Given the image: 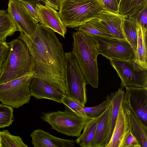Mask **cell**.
Wrapping results in <instances>:
<instances>
[{
    "mask_svg": "<svg viewBox=\"0 0 147 147\" xmlns=\"http://www.w3.org/2000/svg\"><path fill=\"white\" fill-rule=\"evenodd\" d=\"M65 95L84 106L87 101L86 85L84 75L71 52L65 53Z\"/></svg>",
    "mask_w": 147,
    "mask_h": 147,
    "instance_id": "6",
    "label": "cell"
},
{
    "mask_svg": "<svg viewBox=\"0 0 147 147\" xmlns=\"http://www.w3.org/2000/svg\"><path fill=\"white\" fill-rule=\"evenodd\" d=\"M61 0H45L44 4L47 5L55 9L59 10Z\"/></svg>",
    "mask_w": 147,
    "mask_h": 147,
    "instance_id": "34",
    "label": "cell"
},
{
    "mask_svg": "<svg viewBox=\"0 0 147 147\" xmlns=\"http://www.w3.org/2000/svg\"><path fill=\"white\" fill-rule=\"evenodd\" d=\"M42 118L57 131L77 137L81 135L87 120L66 110L45 113Z\"/></svg>",
    "mask_w": 147,
    "mask_h": 147,
    "instance_id": "7",
    "label": "cell"
},
{
    "mask_svg": "<svg viewBox=\"0 0 147 147\" xmlns=\"http://www.w3.org/2000/svg\"><path fill=\"white\" fill-rule=\"evenodd\" d=\"M13 108L0 104V128L9 126L14 120Z\"/></svg>",
    "mask_w": 147,
    "mask_h": 147,
    "instance_id": "28",
    "label": "cell"
},
{
    "mask_svg": "<svg viewBox=\"0 0 147 147\" xmlns=\"http://www.w3.org/2000/svg\"><path fill=\"white\" fill-rule=\"evenodd\" d=\"M124 97L141 119L147 126V87H125Z\"/></svg>",
    "mask_w": 147,
    "mask_h": 147,
    "instance_id": "11",
    "label": "cell"
},
{
    "mask_svg": "<svg viewBox=\"0 0 147 147\" xmlns=\"http://www.w3.org/2000/svg\"><path fill=\"white\" fill-rule=\"evenodd\" d=\"M30 136L34 147H74L75 141L57 138L41 129L34 130Z\"/></svg>",
    "mask_w": 147,
    "mask_h": 147,
    "instance_id": "15",
    "label": "cell"
},
{
    "mask_svg": "<svg viewBox=\"0 0 147 147\" xmlns=\"http://www.w3.org/2000/svg\"><path fill=\"white\" fill-rule=\"evenodd\" d=\"M23 5L26 9L29 14L37 23H39L38 16L36 5H33L29 3L22 2Z\"/></svg>",
    "mask_w": 147,
    "mask_h": 147,
    "instance_id": "33",
    "label": "cell"
},
{
    "mask_svg": "<svg viewBox=\"0 0 147 147\" xmlns=\"http://www.w3.org/2000/svg\"><path fill=\"white\" fill-rule=\"evenodd\" d=\"M61 101V103L65 105V110L79 117L85 118L82 110L84 106L80 102L66 95H64L62 97Z\"/></svg>",
    "mask_w": 147,
    "mask_h": 147,
    "instance_id": "26",
    "label": "cell"
},
{
    "mask_svg": "<svg viewBox=\"0 0 147 147\" xmlns=\"http://www.w3.org/2000/svg\"><path fill=\"white\" fill-rule=\"evenodd\" d=\"M127 17L103 9L98 18L116 38L125 40L122 30L123 20Z\"/></svg>",
    "mask_w": 147,
    "mask_h": 147,
    "instance_id": "16",
    "label": "cell"
},
{
    "mask_svg": "<svg viewBox=\"0 0 147 147\" xmlns=\"http://www.w3.org/2000/svg\"><path fill=\"white\" fill-rule=\"evenodd\" d=\"M129 129L127 115L121 103L113 133L105 147H121L125 134Z\"/></svg>",
    "mask_w": 147,
    "mask_h": 147,
    "instance_id": "18",
    "label": "cell"
},
{
    "mask_svg": "<svg viewBox=\"0 0 147 147\" xmlns=\"http://www.w3.org/2000/svg\"><path fill=\"white\" fill-rule=\"evenodd\" d=\"M110 61L121 79V88L147 87V69L136 62L134 57L128 60Z\"/></svg>",
    "mask_w": 147,
    "mask_h": 147,
    "instance_id": "8",
    "label": "cell"
},
{
    "mask_svg": "<svg viewBox=\"0 0 147 147\" xmlns=\"http://www.w3.org/2000/svg\"><path fill=\"white\" fill-rule=\"evenodd\" d=\"M7 10L19 31L30 36L35 32L37 23L21 1L9 0Z\"/></svg>",
    "mask_w": 147,
    "mask_h": 147,
    "instance_id": "10",
    "label": "cell"
},
{
    "mask_svg": "<svg viewBox=\"0 0 147 147\" xmlns=\"http://www.w3.org/2000/svg\"><path fill=\"white\" fill-rule=\"evenodd\" d=\"M36 8L39 23L64 38L67 32V27L61 21L59 12L45 4H37Z\"/></svg>",
    "mask_w": 147,
    "mask_h": 147,
    "instance_id": "12",
    "label": "cell"
},
{
    "mask_svg": "<svg viewBox=\"0 0 147 147\" xmlns=\"http://www.w3.org/2000/svg\"><path fill=\"white\" fill-rule=\"evenodd\" d=\"M101 114L96 117L87 119L82 134L75 141L77 144L82 147H91L97 125Z\"/></svg>",
    "mask_w": 147,
    "mask_h": 147,
    "instance_id": "20",
    "label": "cell"
},
{
    "mask_svg": "<svg viewBox=\"0 0 147 147\" xmlns=\"http://www.w3.org/2000/svg\"><path fill=\"white\" fill-rule=\"evenodd\" d=\"M100 54L110 60H128L134 57V51L125 40L104 36H91Z\"/></svg>",
    "mask_w": 147,
    "mask_h": 147,
    "instance_id": "9",
    "label": "cell"
},
{
    "mask_svg": "<svg viewBox=\"0 0 147 147\" xmlns=\"http://www.w3.org/2000/svg\"><path fill=\"white\" fill-rule=\"evenodd\" d=\"M112 105L110 102L101 115L97 125L91 147H105L109 132L111 123Z\"/></svg>",
    "mask_w": 147,
    "mask_h": 147,
    "instance_id": "17",
    "label": "cell"
},
{
    "mask_svg": "<svg viewBox=\"0 0 147 147\" xmlns=\"http://www.w3.org/2000/svg\"><path fill=\"white\" fill-rule=\"evenodd\" d=\"M137 33V47L134 53V61L147 69V29L143 28L136 22Z\"/></svg>",
    "mask_w": 147,
    "mask_h": 147,
    "instance_id": "19",
    "label": "cell"
},
{
    "mask_svg": "<svg viewBox=\"0 0 147 147\" xmlns=\"http://www.w3.org/2000/svg\"><path fill=\"white\" fill-rule=\"evenodd\" d=\"M31 96L39 99L45 98L61 103V99L64 95L59 89L47 82L33 77L30 88Z\"/></svg>",
    "mask_w": 147,
    "mask_h": 147,
    "instance_id": "13",
    "label": "cell"
},
{
    "mask_svg": "<svg viewBox=\"0 0 147 147\" xmlns=\"http://www.w3.org/2000/svg\"><path fill=\"white\" fill-rule=\"evenodd\" d=\"M8 43L10 51L7 60L1 65L0 84L32 74V59L24 42L17 38Z\"/></svg>",
    "mask_w": 147,
    "mask_h": 147,
    "instance_id": "3",
    "label": "cell"
},
{
    "mask_svg": "<svg viewBox=\"0 0 147 147\" xmlns=\"http://www.w3.org/2000/svg\"><path fill=\"white\" fill-rule=\"evenodd\" d=\"M22 2L29 3L33 5H36L37 4L42 3L40 0H16Z\"/></svg>",
    "mask_w": 147,
    "mask_h": 147,
    "instance_id": "35",
    "label": "cell"
},
{
    "mask_svg": "<svg viewBox=\"0 0 147 147\" xmlns=\"http://www.w3.org/2000/svg\"><path fill=\"white\" fill-rule=\"evenodd\" d=\"M71 52L75 56L87 84L97 88L99 84L97 58L99 52L92 37L80 31L73 32Z\"/></svg>",
    "mask_w": 147,
    "mask_h": 147,
    "instance_id": "2",
    "label": "cell"
},
{
    "mask_svg": "<svg viewBox=\"0 0 147 147\" xmlns=\"http://www.w3.org/2000/svg\"><path fill=\"white\" fill-rule=\"evenodd\" d=\"M1 131L0 129V147H1Z\"/></svg>",
    "mask_w": 147,
    "mask_h": 147,
    "instance_id": "36",
    "label": "cell"
},
{
    "mask_svg": "<svg viewBox=\"0 0 147 147\" xmlns=\"http://www.w3.org/2000/svg\"><path fill=\"white\" fill-rule=\"evenodd\" d=\"M125 92L123 88H120L117 91L111 93L109 95L112 105V110L110 129L107 141V145L113 133L119 114L120 106L124 98Z\"/></svg>",
    "mask_w": 147,
    "mask_h": 147,
    "instance_id": "22",
    "label": "cell"
},
{
    "mask_svg": "<svg viewBox=\"0 0 147 147\" xmlns=\"http://www.w3.org/2000/svg\"><path fill=\"white\" fill-rule=\"evenodd\" d=\"M122 105L127 115L130 130L137 139L141 147H147V126L143 123L124 97Z\"/></svg>",
    "mask_w": 147,
    "mask_h": 147,
    "instance_id": "14",
    "label": "cell"
},
{
    "mask_svg": "<svg viewBox=\"0 0 147 147\" xmlns=\"http://www.w3.org/2000/svg\"><path fill=\"white\" fill-rule=\"evenodd\" d=\"M122 30L125 40L131 47L135 53L136 49L137 40L136 22L130 18H125L123 22Z\"/></svg>",
    "mask_w": 147,
    "mask_h": 147,
    "instance_id": "24",
    "label": "cell"
},
{
    "mask_svg": "<svg viewBox=\"0 0 147 147\" xmlns=\"http://www.w3.org/2000/svg\"><path fill=\"white\" fill-rule=\"evenodd\" d=\"M1 147H28L19 136L11 134L7 129L1 131Z\"/></svg>",
    "mask_w": 147,
    "mask_h": 147,
    "instance_id": "25",
    "label": "cell"
},
{
    "mask_svg": "<svg viewBox=\"0 0 147 147\" xmlns=\"http://www.w3.org/2000/svg\"><path fill=\"white\" fill-rule=\"evenodd\" d=\"M19 30L12 19L7 10H0V40L13 35Z\"/></svg>",
    "mask_w": 147,
    "mask_h": 147,
    "instance_id": "23",
    "label": "cell"
},
{
    "mask_svg": "<svg viewBox=\"0 0 147 147\" xmlns=\"http://www.w3.org/2000/svg\"><path fill=\"white\" fill-rule=\"evenodd\" d=\"M18 38L24 42L29 51L33 77L47 82L65 95V53L55 32L39 23L32 36L20 32Z\"/></svg>",
    "mask_w": 147,
    "mask_h": 147,
    "instance_id": "1",
    "label": "cell"
},
{
    "mask_svg": "<svg viewBox=\"0 0 147 147\" xmlns=\"http://www.w3.org/2000/svg\"><path fill=\"white\" fill-rule=\"evenodd\" d=\"M42 2V3H44V2L45 0H40Z\"/></svg>",
    "mask_w": 147,
    "mask_h": 147,
    "instance_id": "38",
    "label": "cell"
},
{
    "mask_svg": "<svg viewBox=\"0 0 147 147\" xmlns=\"http://www.w3.org/2000/svg\"><path fill=\"white\" fill-rule=\"evenodd\" d=\"M97 0H61L59 13L66 27H78L98 18L103 9Z\"/></svg>",
    "mask_w": 147,
    "mask_h": 147,
    "instance_id": "4",
    "label": "cell"
},
{
    "mask_svg": "<svg viewBox=\"0 0 147 147\" xmlns=\"http://www.w3.org/2000/svg\"><path fill=\"white\" fill-rule=\"evenodd\" d=\"M104 9L115 13H119V3L117 0H97Z\"/></svg>",
    "mask_w": 147,
    "mask_h": 147,
    "instance_id": "30",
    "label": "cell"
},
{
    "mask_svg": "<svg viewBox=\"0 0 147 147\" xmlns=\"http://www.w3.org/2000/svg\"><path fill=\"white\" fill-rule=\"evenodd\" d=\"M121 147H141V146L137 138L129 129L125 134Z\"/></svg>",
    "mask_w": 147,
    "mask_h": 147,
    "instance_id": "29",
    "label": "cell"
},
{
    "mask_svg": "<svg viewBox=\"0 0 147 147\" xmlns=\"http://www.w3.org/2000/svg\"><path fill=\"white\" fill-rule=\"evenodd\" d=\"M1 66L0 65V75L1 74Z\"/></svg>",
    "mask_w": 147,
    "mask_h": 147,
    "instance_id": "37",
    "label": "cell"
},
{
    "mask_svg": "<svg viewBox=\"0 0 147 147\" xmlns=\"http://www.w3.org/2000/svg\"><path fill=\"white\" fill-rule=\"evenodd\" d=\"M132 19L135 22L139 23L143 28L147 29V7L142 10Z\"/></svg>",
    "mask_w": 147,
    "mask_h": 147,
    "instance_id": "32",
    "label": "cell"
},
{
    "mask_svg": "<svg viewBox=\"0 0 147 147\" xmlns=\"http://www.w3.org/2000/svg\"><path fill=\"white\" fill-rule=\"evenodd\" d=\"M117 1H118V3H119V1L120 0H117Z\"/></svg>",
    "mask_w": 147,
    "mask_h": 147,
    "instance_id": "39",
    "label": "cell"
},
{
    "mask_svg": "<svg viewBox=\"0 0 147 147\" xmlns=\"http://www.w3.org/2000/svg\"><path fill=\"white\" fill-rule=\"evenodd\" d=\"M10 51L8 43L0 40V65H2L7 60Z\"/></svg>",
    "mask_w": 147,
    "mask_h": 147,
    "instance_id": "31",
    "label": "cell"
},
{
    "mask_svg": "<svg viewBox=\"0 0 147 147\" xmlns=\"http://www.w3.org/2000/svg\"><path fill=\"white\" fill-rule=\"evenodd\" d=\"M110 102L109 96L108 95L106 99L99 105L92 107H85L83 112L85 118L96 117L100 115L105 110Z\"/></svg>",
    "mask_w": 147,
    "mask_h": 147,
    "instance_id": "27",
    "label": "cell"
},
{
    "mask_svg": "<svg viewBox=\"0 0 147 147\" xmlns=\"http://www.w3.org/2000/svg\"><path fill=\"white\" fill-rule=\"evenodd\" d=\"M78 30L90 36H95L115 38L98 18L87 22L79 26Z\"/></svg>",
    "mask_w": 147,
    "mask_h": 147,
    "instance_id": "21",
    "label": "cell"
},
{
    "mask_svg": "<svg viewBox=\"0 0 147 147\" xmlns=\"http://www.w3.org/2000/svg\"><path fill=\"white\" fill-rule=\"evenodd\" d=\"M32 74L0 84V101L2 104L18 108L29 103Z\"/></svg>",
    "mask_w": 147,
    "mask_h": 147,
    "instance_id": "5",
    "label": "cell"
}]
</instances>
